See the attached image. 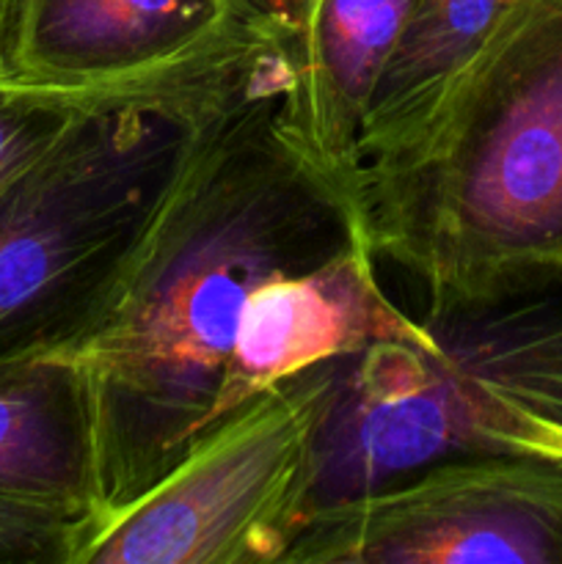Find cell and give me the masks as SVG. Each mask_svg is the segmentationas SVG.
I'll return each mask as SVG.
<instances>
[{"label":"cell","mask_w":562,"mask_h":564,"mask_svg":"<svg viewBox=\"0 0 562 564\" xmlns=\"http://www.w3.org/2000/svg\"><path fill=\"white\" fill-rule=\"evenodd\" d=\"M290 86L284 9L204 94L125 251L69 334L36 356L69 372L86 419L91 485L77 527L143 494L207 433L253 286L367 237L292 141Z\"/></svg>","instance_id":"1"},{"label":"cell","mask_w":562,"mask_h":564,"mask_svg":"<svg viewBox=\"0 0 562 564\" xmlns=\"http://www.w3.org/2000/svg\"><path fill=\"white\" fill-rule=\"evenodd\" d=\"M372 251L430 314L562 273V6L516 11L411 163L361 196Z\"/></svg>","instance_id":"2"},{"label":"cell","mask_w":562,"mask_h":564,"mask_svg":"<svg viewBox=\"0 0 562 564\" xmlns=\"http://www.w3.org/2000/svg\"><path fill=\"white\" fill-rule=\"evenodd\" d=\"M424 323L439 352L383 341L347 358L320 438L317 507L457 455L562 471V273Z\"/></svg>","instance_id":"3"},{"label":"cell","mask_w":562,"mask_h":564,"mask_svg":"<svg viewBox=\"0 0 562 564\" xmlns=\"http://www.w3.org/2000/svg\"><path fill=\"white\" fill-rule=\"evenodd\" d=\"M242 58L105 105L0 198V364L44 356L69 334L163 185L196 105Z\"/></svg>","instance_id":"4"},{"label":"cell","mask_w":562,"mask_h":564,"mask_svg":"<svg viewBox=\"0 0 562 564\" xmlns=\"http://www.w3.org/2000/svg\"><path fill=\"white\" fill-rule=\"evenodd\" d=\"M345 369L320 364L215 422L143 494L75 527L66 564L284 562L317 510L320 438Z\"/></svg>","instance_id":"5"},{"label":"cell","mask_w":562,"mask_h":564,"mask_svg":"<svg viewBox=\"0 0 562 564\" xmlns=\"http://www.w3.org/2000/svg\"><path fill=\"white\" fill-rule=\"evenodd\" d=\"M284 564H562V471L446 457L317 507Z\"/></svg>","instance_id":"6"},{"label":"cell","mask_w":562,"mask_h":564,"mask_svg":"<svg viewBox=\"0 0 562 564\" xmlns=\"http://www.w3.org/2000/svg\"><path fill=\"white\" fill-rule=\"evenodd\" d=\"M281 0H22L3 72L64 88H143L242 58Z\"/></svg>","instance_id":"7"},{"label":"cell","mask_w":562,"mask_h":564,"mask_svg":"<svg viewBox=\"0 0 562 564\" xmlns=\"http://www.w3.org/2000/svg\"><path fill=\"white\" fill-rule=\"evenodd\" d=\"M375 264L378 253L367 237H356L323 262L253 286L242 303L209 427L306 369L345 361L383 341L439 352L435 330L391 301Z\"/></svg>","instance_id":"8"},{"label":"cell","mask_w":562,"mask_h":564,"mask_svg":"<svg viewBox=\"0 0 562 564\" xmlns=\"http://www.w3.org/2000/svg\"><path fill=\"white\" fill-rule=\"evenodd\" d=\"M411 6L413 0H284L292 61L284 124L361 220L364 119Z\"/></svg>","instance_id":"9"},{"label":"cell","mask_w":562,"mask_h":564,"mask_svg":"<svg viewBox=\"0 0 562 564\" xmlns=\"http://www.w3.org/2000/svg\"><path fill=\"white\" fill-rule=\"evenodd\" d=\"M521 3L413 0L364 119L361 196L417 158Z\"/></svg>","instance_id":"10"},{"label":"cell","mask_w":562,"mask_h":564,"mask_svg":"<svg viewBox=\"0 0 562 564\" xmlns=\"http://www.w3.org/2000/svg\"><path fill=\"white\" fill-rule=\"evenodd\" d=\"M88 435L69 372L47 358L0 364V496L88 512Z\"/></svg>","instance_id":"11"},{"label":"cell","mask_w":562,"mask_h":564,"mask_svg":"<svg viewBox=\"0 0 562 564\" xmlns=\"http://www.w3.org/2000/svg\"><path fill=\"white\" fill-rule=\"evenodd\" d=\"M180 80L143 88H64L0 72V198L105 105Z\"/></svg>","instance_id":"12"},{"label":"cell","mask_w":562,"mask_h":564,"mask_svg":"<svg viewBox=\"0 0 562 564\" xmlns=\"http://www.w3.org/2000/svg\"><path fill=\"white\" fill-rule=\"evenodd\" d=\"M75 510L0 496V564H66Z\"/></svg>","instance_id":"13"},{"label":"cell","mask_w":562,"mask_h":564,"mask_svg":"<svg viewBox=\"0 0 562 564\" xmlns=\"http://www.w3.org/2000/svg\"><path fill=\"white\" fill-rule=\"evenodd\" d=\"M20 3H22V0H0V72H3L6 50H9L11 31H14Z\"/></svg>","instance_id":"14"},{"label":"cell","mask_w":562,"mask_h":564,"mask_svg":"<svg viewBox=\"0 0 562 564\" xmlns=\"http://www.w3.org/2000/svg\"><path fill=\"white\" fill-rule=\"evenodd\" d=\"M549 6H562V0H523L518 6V11H527V9H549Z\"/></svg>","instance_id":"15"}]
</instances>
